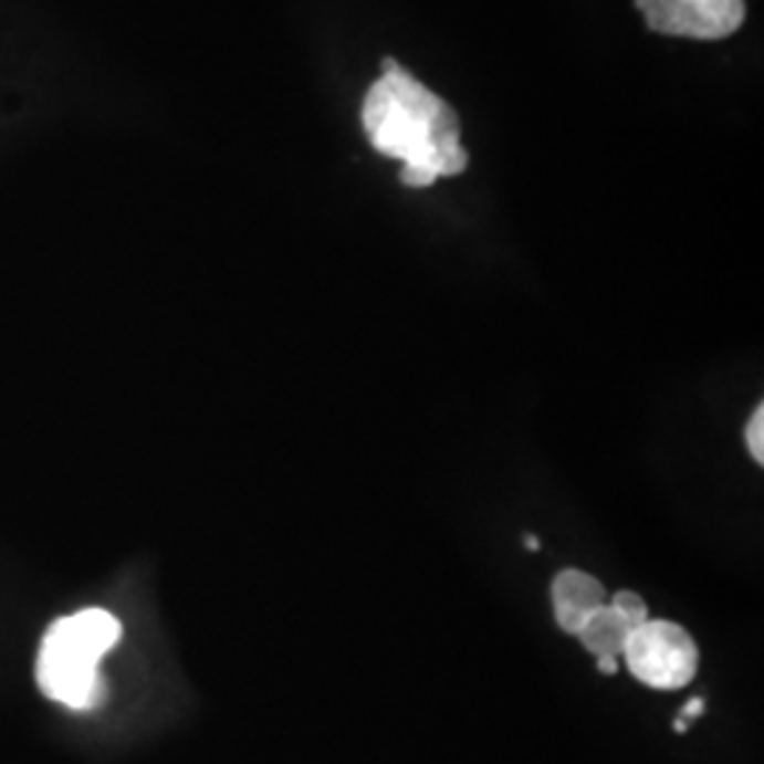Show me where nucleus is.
Here are the masks:
<instances>
[{"label": "nucleus", "mask_w": 764, "mask_h": 764, "mask_svg": "<svg viewBox=\"0 0 764 764\" xmlns=\"http://www.w3.org/2000/svg\"><path fill=\"white\" fill-rule=\"evenodd\" d=\"M363 130L371 148L402 161L405 187H431L444 176L468 170L462 119L448 100L411 77L397 60H383V77L363 100Z\"/></svg>", "instance_id": "1"}, {"label": "nucleus", "mask_w": 764, "mask_h": 764, "mask_svg": "<svg viewBox=\"0 0 764 764\" xmlns=\"http://www.w3.org/2000/svg\"><path fill=\"white\" fill-rule=\"evenodd\" d=\"M123 640V624L108 609H80L57 617L40 640L34 677L43 697L71 711H88L103 694L105 655Z\"/></svg>", "instance_id": "2"}, {"label": "nucleus", "mask_w": 764, "mask_h": 764, "mask_svg": "<svg viewBox=\"0 0 764 764\" xmlns=\"http://www.w3.org/2000/svg\"><path fill=\"white\" fill-rule=\"evenodd\" d=\"M631 677L655 691H680L700 671L694 637L674 620H646L631 631L624 657Z\"/></svg>", "instance_id": "3"}, {"label": "nucleus", "mask_w": 764, "mask_h": 764, "mask_svg": "<svg viewBox=\"0 0 764 764\" xmlns=\"http://www.w3.org/2000/svg\"><path fill=\"white\" fill-rule=\"evenodd\" d=\"M646 27L688 40H722L745 23V0H635Z\"/></svg>", "instance_id": "4"}, {"label": "nucleus", "mask_w": 764, "mask_h": 764, "mask_svg": "<svg viewBox=\"0 0 764 764\" xmlns=\"http://www.w3.org/2000/svg\"><path fill=\"white\" fill-rule=\"evenodd\" d=\"M550 600H553L555 624L566 635H578L600 606H606L609 592L595 575L584 569H561L550 586Z\"/></svg>", "instance_id": "5"}, {"label": "nucleus", "mask_w": 764, "mask_h": 764, "mask_svg": "<svg viewBox=\"0 0 764 764\" xmlns=\"http://www.w3.org/2000/svg\"><path fill=\"white\" fill-rule=\"evenodd\" d=\"M631 631H635V626H631L620 611L611 609L609 600H606V606H600L575 637L584 642V649L589 651L595 660H598V657H617V660H620Z\"/></svg>", "instance_id": "6"}, {"label": "nucleus", "mask_w": 764, "mask_h": 764, "mask_svg": "<svg viewBox=\"0 0 764 764\" xmlns=\"http://www.w3.org/2000/svg\"><path fill=\"white\" fill-rule=\"evenodd\" d=\"M609 606L611 609H617L620 615L629 620L631 626H640V624H646L649 620V604L637 595V592H631V589H620V592H611L609 595Z\"/></svg>", "instance_id": "7"}, {"label": "nucleus", "mask_w": 764, "mask_h": 764, "mask_svg": "<svg viewBox=\"0 0 764 764\" xmlns=\"http://www.w3.org/2000/svg\"><path fill=\"white\" fill-rule=\"evenodd\" d=\"M745 442L747 450H751V459L756 464H764V408L758 405L756 411L751 414L745 428Z\"/></svg>", "instance_id": "8"}, {"label": "nucleus", "mask_w": 764, "mask_h": 764, "mask_svg": "<svg viewBox=\"0 0 764 764\" xmlns=\"http://www.w3.org/2000/svg\"><path fill=\"white\" fill-rule=\"evenodd\" d=\"M595 666H598L600 674H617L620 660H617V657H598V660H595Z\"/></svg>", "instance_id": "9"}, {"label": "nucleus", "mask_w": 764, "mask_h": 764, "mask_svg": "<svg viewBox=\"0 0 764 764\" xmlns=\"http://www.w3.org/2000/svg\"><path fill=\"white\" fill-rule=\"evenodd\" d=\"M524 544H527V550H533V553H538L541 550V541L535 538V535H527V538H524Z\"/></svg>", "instance_id": "10"}]
</instances>
